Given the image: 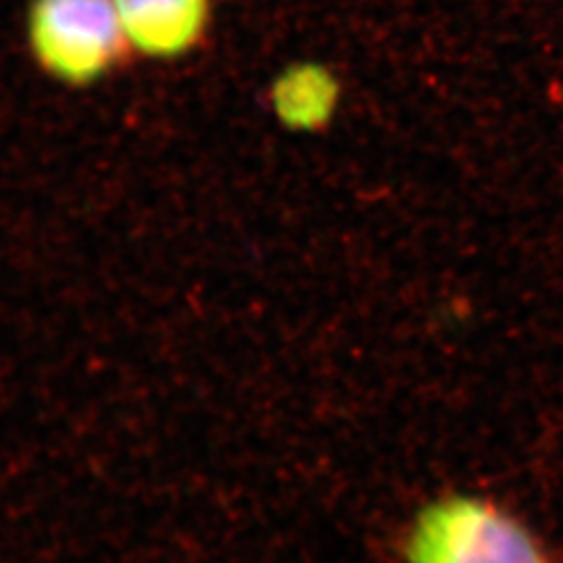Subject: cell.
<instances>
[{
  "mask_svg": "<svg viewBox=\"0 0 563 563\" xmlns=\"http://www.w3.org/2000/svg\"><path fill=\"white\" fill-rule=\"evenodd\" d=\"M405 563H563L522 520L478 495H443L405 532Z\"/></svg>",
  "mask_w": 563,
  "mask_h": 563,
  "instance_id": "cell-1",
  "label": "cell"
},
{
  "mask_svg": "<svg viewBox=\"0 0 563 563\" xmlns=\"http://www.w3.org/2000/svg\"><path fill=\"white\" fill-rule=\"evenodd\" d=\"M27 30L42 67L71 84L101 78L128 44L113 0H34Z\"/></svg>",
  "mask_w": 563,
  "mask_h": 563,
  "instance_id": "cell-2",
  "label": "cell"
},
{
  "mask_svg": "<svg viewBox=\"0 0 563 563\" xmlns=\"http://www.w3.org/2000/svg\"><path fill=\"white\" fill-rule=\"evenodd\" d=\"M128 44L148 57H178L201 41L209 0H113Z\"/></svg>",
  "mask_w": 563,
  "mask_h": 563,
  "instance_id": "cell-3",
  "label": "cell"
},
{
  "mask_svg": "<svg viewBox=\"0 0 563 563\" xmlns=\"http://www.w3.org/2000/svg\"><path fill=\"white\" fill-rule=\"evenodd\" d=\"M332 86L322 74L301 69L290 74L276 88V109L288 123H313L325 118L332 107Z\"/></svg>",
  "mask_w": 563,
  "mask_h": 563,
  "instance_id": "cell-4",
  "label": "cell"
}]
</instances>
